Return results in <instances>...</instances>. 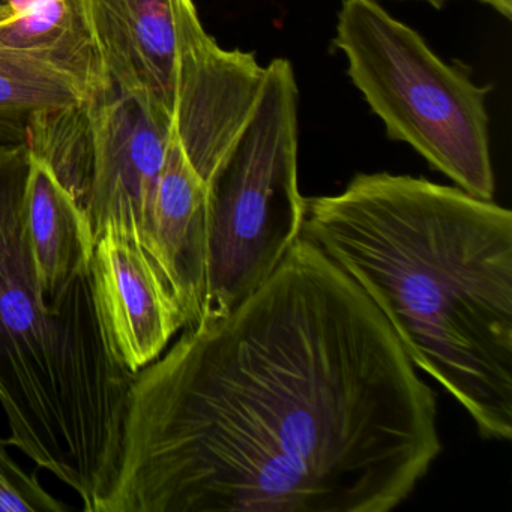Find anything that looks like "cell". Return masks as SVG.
Wrapping results in <instances>:
<instances>
[{
	"label": "cell",
	"mask_w": 512,
	"mask_h": 512,
	"mask_svg": "<svg viewBox=\"0 0 512 512\" xmlns=\"http://www.w3.org/2000/svg\"><path fill=\"white\" fill-rule=\"evenodd\" d=\"M184 331L136 374L98 512H389L442 452L433 389L304 235Z\"/></svg>",
	"instance_id": "obj_1"
},
{
	"label": "cell",
	"mask_w": 512,
	"mask_h": 512,
	"mask_svg": "<svg viewBox=\"0 0 512 512\" xmlns=\"http://www.w3.org/2000/svg\"><path fill=\"white\" fill-rule=\"evenodd\" d=\"M302 235L376 305L485 440L512 439V212L458 187L358 173L307 197Z\"/></svg>",
	"instance_id": "obj_2"
},
{
	"label": "cell",
	"mask_w": 512,
	"mask_h": 512,
	"mask_svg": "<svg viewBox=\"0 0 512 512\" xmlns=\"http://www.w3.org/2000/svg\"><path fill=\"white\" fill-rule=\"evenodd\" d=\"M31 154L0 142V404L10 439L100 511L118 475L136 373L107 343L91 268L56 307L41 295L26 224Z\"/></svg>",
	"instance_id": "obj_3"
},
{
	"label": "cell",
	"mask_w": 512,
	"mask_h": 512,
	"mask_svg": "<svg viewBox=\"0 0 512 512\" xmlns=\"http://www.w3.org/2000/svg\"><path fill=\"white\" fill-rule=\"evenodd\" d=\"M347 76L385 125L455 187L479 199L496 193L487 98L463 62L448 64L379 0H343L332 40Z\"/></svg>",
	"instance_id": "obj_4"
},
{
	"label": "cell",
	"mask_w": 512,
	"mask_h": 512,
	"mask_svg": "<svg viewBox=\"0 0 512 512\" xmlns=\"http://www.w3.org/2000/svg\"><path fill=\"white\" fill-rule=\"evenodd\" d=\"M298 104L293 65L274 59L250 122L209 187L202 319L229 313L259 289L302 236Z\"/></svg>",
	"instance_id": "obj_5"
},
{
	"label": "cell",
	"mask_w": 512,
	"mask_h": 512,
	"mask_svg": "<svg viewBox=\"0 0 512 512\" xmlns=\"http://www.w3.org/2000/svg\"><path fill=\"white\" fill-rule=\"evenodd\" d=\"M86 104L92 133L86 215L94 242L107 232L125 236L148 256L166 281L155 257L152 227L172 124L110 86L88 98Z\"/></svg>",
	"instance_id": "obj_6"
},
{
	"label": "cell",
	"mask_w": 512,
	"mask_h": 512,
	"mask_svg": "<svg viewBox=\"0 0 512 512\" xmlns=\"http://www.w3.org/2000/svg\"><path fill=\"white\" fill-rule=\"evenodd\" d=\"M107 86L172 124L185 59L205 32L193 0H76Z\"/></svg>",
	"instance_id": "obj_7"
},
{
	"label": "cell",
	"mask_w": 512,
	"mask_h": 512,
	"mask_svg": "<svg viewBox=\"0 0 512 512\" xmlns=\"http://www.w3.org/2000/svg\"><path fill=\"white\" fill-rule=\"evenodd\" d=\"M95 305L118 361L139 373L185 328V317L154 263L130 239L107 232L91 259Z\"/></svg>",
	"instance_id": "obj_8"
},
{
	"label": "cell",
	"mask_w": 512,
	"mask_h": 512,
	"mask_svg": "<svg viewBox=\"0 0 512 512\" xmlns=\"http://www.w3.org/2000/svg\"><path fill=\"white\" fill-rule=\"evenodd\" d=\"M208 199L209 185L170 133L152 235L158 266L184 314L185 328L205 313Z\"/></svg>",
	"instance_id": "obj_9"
},
{
	"label": "cell",
	"mask_w": 512,
	"mask_h": 512,
	"mask_svg": "<svg viewBox=\"0 0 512 512\" xmlns=\"http://www.w3.org/2000/svg\"><path fill=\"white\" fill-rule=\"evenodd\" d=\"M26 224L41 295L49 307H56L91 268L95 242L83 209L52 170L32 155Z\"/></svg>",
	"instance_id": "obj_10"
},
{
	"label": "cell",
	"mask_w": 512,
	"mask_h": 512,
	"mask_svg": "<svg viewBox=\"0 0 512 512\" xmlns=\"http://www.w3.org/2000/svg\"><path fill=\"white\" fill-rule=\"evenodd\" d=\"M0 49L55 65L79 80L89 98L109 88L76 0L0 2Z\"/></svg>",
	"instance_id": "obj_11"
},
{
	"label": "cell",
	"mask_w": 512,
	"mask_h": 512,
	"mask_svg": "<svg viewBox=\"0 0 512 512\" xmlns=\"http://www.w3.org/2000/svg\"><path fill=\"white\" fill-rule=\"evenodd\" d=\"M85 86L55 65L0 49V142H26L35 116L88 100Z\"/></svg>",
	"instance_id": "obj_12"
},
{
	"label": "cell",
	"mask_w": 512,
	"mask_h": 512,
	"mask_svg": "<svg viewBox=\"0 0 512 512\" xmlns=\"http://www.w3.org/2000/svg\"><path fill=\"white\" fill-rule=\"evenodd\" d=\"M25 145L32 157L52 170L86 214L92 179L91 119L86 100L35 116Z\"/></svg>",
	"instance_id": "obj_13"
},
{
	"label": "cell",
	"mask_w": 512,
	"mask_h": 512,
	"mask_svg": "<svg viewBox=\"0 0 512 512\" xmlns=\"http://www.w3.org/2000/svg\"><path fill=\"white\" fill-rule=\"evenodd\" d=\"M0 439V512H62L64 503L47 493L31 473L19 466Z\"/></svg>",
	"instance_id": "obj_14"
},
{
	"label": "cell",
	"mask_w": 512,
	"mask_h": 512,
	"mask_svg": "<svg viewBox=\"0 0 512 512\" xmlns=\"http://www.w3.org/2000/svg\"><path fill=\"white\" fill-rule=\"evenodd\" d=\"M476 2L493 8L497 14L505 17L506 20L512 19V0H476Z\"/></svg>",
	"instance_id": "obj_15"
},
{
	"label": "cell",
	"mask_w": 512,
	"mask_h": 512,
	"mask_svg": "<svg viewBox=\"0 0 512 512\" xmlns=\"http://www.w3.org/2000/svg\"><path fill=\"white\" fill-rule=\"evenodd\" d=\"M395 2H404V0H395ZM415 2H424V4L430 5L434 10H442L449 0H415Z\"/></svg>",
	"instance_id": "obj_16"
}]
</instances>
